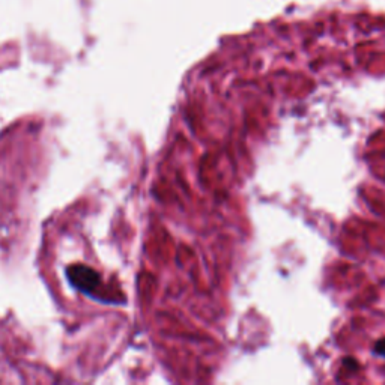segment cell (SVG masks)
I'll return each mask as SVG.
<instances>
[{
  "label": "cell",
  "mask_w": 385,
  "mask_h": 385,
  "mask_svg": "<svg viewBox=\"0 0 385 385\" xmlns=\"http://www.w3.org/2000/svg\"><path fill=\"white\" fill-rule=\"evenodd\" d=\"M67 275L71 281V285L77 289L82 291H89L93 289L99 285V274L85 265H74L67 270Z\"/></svg>",
  "instance_id": "obj_1"
},
{
  "label": "cell",
  "mask_w": 385,
  "mask_h": 385,
  "mask_svg": "<svg viewBox=\"0 0 385 385\" xmlns=\"http://www.w3.org/2000/svg\"><path fill=\"white\" fill-rule=\"evenodd\" d=\"M375 352L381 357H385V339L384 340H379L376 344H375Z\"/></svg>",
  "instance_id": "obj_2"
}]
</instances>
